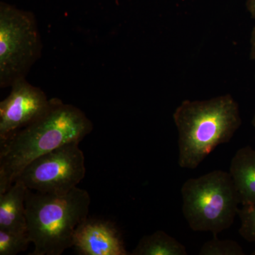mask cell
Masks as SVG:
<instances>
[{
    "instance_id": "52a82bcc",
    "label": "cell",
    "mask_w": 255,
    "mask_h": 255,
    "mask_svg": "<svg viewBox=\"0 0 255 255\" xmlns=\"http://www.w3.org/2000/svg\"><path fill=\"white\" fill-rule=\"evenodd\" d=\"M7 97L0 102V142L29 125L48 110L50 99L26 78L14 82Z\"/></svg>"
},
{
    "instance_id": "5bb4252c",
    "label": "cell",
    "mask_w": 255,
    "mask_h": 255,
    "mask_svg": "<svg viewBox=\"0 0 255 255\" xmlns=\"http://www.w3.org/2000/svg\"><path fill=\"white\" fill-rule=\"evenodd\" d=\"M238 216L241 221L239 233L249 243H255V204L242 206Z\"/></svg>"
},
{
    "instance_id": "2e32d148",
    "label": "cell",
    "mask_w": 255,
    "mask_h": 255,
    "mask_svg": "<svg viewBox=\"0 0 255 255\" xmlns=\"http://www.w3.org/2000/svg\"><path fill=\"white\" fill-rule=\"evenodd\" d=\"M246 6L252 17L255 19V0H248Z\"/></svg>"
},
{
    "instance_id": "9c48e42d",
    "label": "cell",
    "mask_w": 255,
    "mask_h": 255,
    "mask_svg": "<svg viewBox=\"0 0 255 255\" xmlns=\"http://www.w3.org/2000/svg\"><path fill=\"white\" fill-rule=\"evenodd\" d=\"M229 172L241 205L255 204V149L250 146L240 148L231 159Z\"/></svg>"
},
{
    "instance_id": "8fae6325",
    "label": "cell",
    "mask_w": 255,
    "mask_h": 255,
    "mask_svg": "<svg viewBox=\"0 0 255 255\" xmlns=\"http://www.w3.org/2000/svg\"><path fill=\"white\" fill-rule=\"evenodd\" d=\"M186 247L163 231L143 236L131 255H187Z\"/></svg>"
},
{
    "instance_id": "3957f363",
    "label": "cell",
    "mask_w": 255,
    "mask_h": 255,
    "mask_svg": "<svg viewBox=\"0 0 255 255\" xmlns=\"http://www.w3.org/2000/svg\"><path fill=\"white\" fill-rule=\"evenodd\" d=\"M90 194L76 187L65 194L26 190L27 233L34 246L30 255H61L73 246L79 225L89 217Z\"/></svg>"
},
{
    "instance_id": "277c9868",
    "label": "cell",
    "mask_w": 255,
    "mask_h": 255,
    "mask_svg": "<svg viewBox=\"0 0 255 255\" xmlns=\"http://www.w3.org/2000/svg\"><path fill=\"white\" fill-rule=\"evenodd\" d=\"M181 194L184 219L196 232L217 236L231 228L238 216L241 202L230 172L217 169L187 179Z\"/></svg>"
},
{
    "instance_id": "ac0fdd59",
    "label": "cell",
    "mask_w": 255,
    "mask_h": 255,
    "mask_svg": "<svg viewBox=\"0 0 255 255\" xmlns=\"http://www.w3.org/2000/svg\"><path fill=\"white\" fill-rule=\"evenodd\" d=\"M252 255H255V248L254 251H253V253H252Z\"/></svg>"
},
{
    "instance_id": "30bf717a",
    "label": "cell",
    "mask_w": 255,
    "mask_h": 255,
    "mask_svg": "<svg viewBox=\"0 0 255 255\" xmlns=\"http://www.w3.org/2000/svg\"><path fill=\"white\" fill-rule=\"evenodd\" d=\"M27 188L16 181L0 194V229L27 233L25 197Z\"/></svg>"
},
{
    "instance_id": "4fadbf2b",
    "label": "cell",
    "mask_w": 255,
    "mask_h": 255,
    "mask_svg": "<svg viewBox=\"0 0 255 255\" xmlns=\"http://www.w3.org/2000/svg\"><path fill=\"white\" fill-rule=\"evenodd\" d=\"M199 255H244L243 248L233 240H221L214 236L201 246Z\"/></svg>"
},
{
    "instance_id": "7a4b0ae2",
    "label": "cell",
    "mask_w": 255,
    "mask_h": 255,
    "mask_svg": "<svg viewBox=\"0 0 255 255\" xmlns=\"http://www.w3.org/2000/svg\"><path fill=\"white\" fill-rule=\"evenodd\" d=\"M178 131V164L195 169L216 147L231 141L241 127L239 105L228 94L206 100H184L173 114Z\"/></svg>"
},
{
    "instance_id": "9a60e30c",
    "label": "cell",
    "mask_w": 255,
    "mask_h": 255,
    "mask_svg": "<svg viewBox=\"0 0 255 255\" xmlns=\"http://www.w3.org/2000/svg\"><path fill=\"white\" fill-rule=\"evenodd\" d=\"M251 58L255 60V27L252 31L251 38Z\"/></svg>"
},
{
    "instance_id": "8992f818",
    "label": "cell",
    "mask_w": 255,
    "mask_h": 255,
    "mask_svg": "<svg viewBox=\"0 0 255 255\" xmlns=\"http://www.w3.org/2000/svg\"><path fill=\"white\" fill-rule=\"evenodd\" d=\"M79 144L68 142L33 159L15 182L43 194H68L78 187L86 174L85 155Z\"/></svg>"
},
{
    "instance_id": "e0dca14e",
    "label": "cell",
    "mask_w": 255,
    "mask_h": 255,
    "mask_svg": "<svg viewBox=\"0 0 255 255\" xmlns=\"http://www.w3.org/2000/svg\"><path fill=\"white\" fill-rule=\"evenodd\" d=\"M253 125L254 126V127L255 128V114L254 115V117H253Z\"/></svg>"
},
{
    "instance_id": "6da1fadb",
    "label": "cell",
    "mask_w": 255,
    "mask_h": 255,
    "mask_svg": "<svg viewBox=\"0 0 255 255\" xmlns=\"http://www.w3.org/2000/svg\"><path fill=\"white\" fill-rule=\"evenodd\" d=\"M93 128L92 121L78 107L50 99L44 114L0 142V194L33 159L68 142L82 141Z\"/></svg>"
},
{
    "instance_id": "5b68a950",
    "label": "cell",
    "mask_w": 255,
    "mask_h": 255,
    "mask_svg": "<svg viewBox=\"0 0 255 255\" xmlns=\"http://www.w3.org/2000/svg\"><path fill=\"white\" fill-rule=\"evenodd\" d=\"M41 33L33 12L0 2V87L26 78L41 58Z\"/></svg>"
},
{
    "instance_id": "ba28073f",
    "label": "cell",
    "mask_w": 255,
    "mask_h": 255,
    "mask_svg": "<svg viewBox=\"0 0 255 255\" xmlns=\"http://www.w3.org/2000/svg\"><path fill=\"white\" fill-rule=\"evenodd\" d=\"M73 248L80 255H128L115 225L87 217L75 230Z\"/></svg>"
},
{
    "instance_id": "7c38bea8",
    "label": "cell",
    "mask_w": 255,
    "mask_h": 255,
    "mask_svg": "<svg viewBox=\"0 0 255 255\" xmlns=\"http://www.w3.org/2000/svg\"><path fill=\"white\" fill-rule=\"evenodd\" d=\"M31 243L27 233L0 229V255H16L27 250Z\"/></svg>"
}]
</instances>
